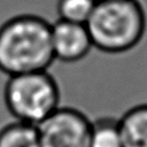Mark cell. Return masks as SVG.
Segmentation results:
<instances>
[{
    "instance_id": "obj_6",
    "label": "cell",
    "mask_w": 147,
    "mask_h": 147,
    "mask_svg": "<svg viewBox=\"0 0 147 147\" xmlns=\"http://www.w3.org/2000/svg\"><path fill=\"white\" fill-rule=\"evenodd\" d=\"M118 122L124 147H147V103L131 107Z\"/></svg>"
},
{
    "instance_id": "obj_2",
    "label": "cell",
    "mask_w": 147,
    "mask_h": 147,
    "mask_svg": "<svg viewBox=\"0 0 147 147\" xmlns=\"http://www.w3.org/2000/svg\"><path fill=\"white\" fill-rule=\"evenodd\" d=\"M85 25L93 47L107 54H121L141 41L147 18L138 0H98Z\"/></svg>"
},
{
    "instance_id": "obj_8",
    "label": "cell",
    "mask_w": 147,
    "mask_h": 147,
    "mask_svg": "<svg viewBox=\"0 0 147 147\" xmlns=\"http://www.w3.org/2000/svg\"><path fill=\"white\" fill-rule=\"evenodd\" d=\"M0 147H41L36 125L15 121L0 129Z\"/></svg>"
},
{
    "instance_id": "obj_3",
    "label": "cell",
    "mask_w": 147,
    "mask_h": 147,
    "mask_svg": "<svg viewBox=\"0 0 147 147\" xmlns=\"http://www.w3.org/2000/svg\"><path fill=\"white\" fill-rule=\"evenodd\" d=\"M5 105L15 121L38 125L60 107V88L47 70L9 76Z\"/></svg>"
},
{
    "instance_id": "obj_7",
    "label": "cell",
    "mask_w": 147,
    "mask_h": 147,
    "mask_svg": "<svg viewBox=\"0 0 147 147\" xmlns=\"http://www.w3.org/2000/svg\"><path fill=\"white\" fill-rule=\"evenodd\" d=\"M88 147H124L118 118L102 116L92 121Z\"/></svg>"
},
{
    "instance_id": "obj_9",
    "label": "cell",
    "mask_w": 147,
    "mask_h": 147,
    "mask_svg": "<svg viewBox=\"0 0 147 147\" xmlns=\"http://www.w3.org/2000/svg\"><path fill=\"white\" fill-rule=\"evenodd\" d=\"M96 3L98 0H57L56 13L61 21L86 24Z\"/></svg>"
},
{
    "instance_id": "obj_1",
    "label": "cell",
    "mask_w": 147,
    "mask_h": 147,
    "mask_svg": "<svg viewBox=\"0 0 147 147\" xmlns=\"http://www.w3.org/2000/svg\"><path fill=\"white\" fill-rule=\"evenodd\" d=\"M51 23L21 14L0 26V71L8 76L42 71L53 63Z\"/></svg>"
},
{
    "instance_id": "obj_4",
    "label": "cell",
    "mask_w": 147,
    "mask_h": 147,
    "mask_svg": "<svg viewBox=\"0 0 147 147\" xmlns=\"http://www.w3.org/2000/svg\"><path fill=\"white\" fill-rule=\"evenodd\" d=\"M92 121L72 107H59L37 125L41 147H88Z\"/></svg>"
},
{
    "instance_id": "obj_5",
    "label": "cell",
    "mask_w": 147,
    "mask_h": 147,
    "mask_svg": "<svg viewBox=\"0 0 147 147\" xmlns=\"http://www.w3.org/2000/svg\"><path fill=\"white\" fill-rule=\"evenodd\" d=\"M51 44L54 60L74 63L83 60L93 47L85 24L57 20L51 25Z\"/></svg>"
}]
</instances>
